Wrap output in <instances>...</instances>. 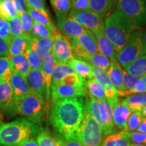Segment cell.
Masks as SVG:
<instances>
[{
  "mask_svg": "<svg viewBox=\"0 0 146 146\" xmlns=\"http://www.w3.org/2000/svg\"><path fill=\"white\" fill-rule=\"evenodd\" d=\"M84 104L83 97L54 102L50 122L61 137L67 138L75 134L83 120Z\"/></svg>",
  "mask_w": 146,
  "mask_h": 146,
  "instance_id": "1",
  "label": "cell"
},
{
  "mask_svg": "<svg viewBox=\"0 0 146 146\" xmlns=\"http://www.w3.org/2000/svg\"><path fill=\"white\" fill-rule=\"evenodd\" d=\"M139 29L133 20L117 10L109 14L104 22L105 35L117 53L122 50L131 35Z\"/></svg>",
  "mask_w": 146,
  "mask_h": 146,
  "instance_id": "2",
  "label": "cell"
},
{
  "mask_svg": "<svg viewBox=\"0 0 146 146\" xmlns=\"http://www.w3.org/2000/svg\"><path fill=\"white\" fill-rule=\"evenodd\" d=\"M41 131L39 125L24 118L0 124V145L18 146Z\"/></svg>",
  "mask_w": 146,
  "mask_h": 146,
  "instance_id": "3",
  "label": "cell"
},
{
  "mask_svg": "<svg viewBox=\"0 0 146 146\" xmlns=\"http://www.w3.org/2000/svg\"><path fill=\"white\" fill-rule=\"evenodd\" d=\"M85 104L92 117L101 127L104 136L106 137L114 134L117 131L113 124L112 107L106 98L98 100L92 97H89V99L85 102Z\"/></svg>",
  "mask_w": 146,
  "mask_h": 146,
  "instance_id": "4",
  "label": "cell"
},
{
  "mask_svg": "<svg viewBox=\"0 0 146 146\" xmlns=\"http://www.w3.org/2000/svg\"><path fill=\"white\" fill-rule=\"evenodd\" d=\"M75 134L83 146H101L103 142V131L85 104L83 120Z\"/></svg>",
  "mask_w": 146,
  "mask_h": 146,
  "instance_id": "5",
  "label": "cell"
},
{
  "mask_svg": "<svg viewBox=\"0 0 146 146\" xmlns=\"http://www.w3.org/2000/svg\"><path fill=\"white\" fill-rule=\"evenodd\" d=\"M17 101V113L36 125H41L45 113V100L33 93Z\"/></svg>",
  "mask_w": 146,
  "mask_h": 146,
  "instance_id": "6",
  "label": "cell"
},
{
  "mask_svg": "<svg viewBox=\"0 0 146 146\" xmlns=\"http://www.w3.org/2000/svg\"><path fill=\"white\" fill-rule=\"evenodd\" d=\"M143 55V33L137 31L131 35L122 50L117 53L116 61L120 66L125 68L135 60Z\"/></svg>",
  "mask_w": 146,
  "mask_h": 146,
  "instance_id": "7",
  "label": "cell"
},
{
  "mask_svg": "<svg viewBox=\"0 0 146 146\" xmlns=\"http://www.w3.org/2000/svg\"><path fill=\"white\" fill-rule=\"evenodd\" d=\"M68 41L74 58L83 60L87 56L100 52L96 37L87 29L83 33Z\"/></svg>",
  "mask_w": 146,
  "mask_h": 146,
  "instance_id": "8",
  "label": "cell"
},
{
  "mask_svg": "<svg viewBox=\"0 0 146 146\" xmlns=\"http://www.w3.org/2000/svg\"><path fill=\"white\" fill-rule=\"evenodd\" d=\"M116 10L131 18L139 27L146 25V0H118Z\"/></svg>",
  "mask_w": 146,
  "mask_h": 146,
  "instance_id": "9",
  "label": "cell"
},
{
  "mask_svg": "<svg viewBox=\"0 0 146 146\" xmlns=\"http://www.w3.org/2000/svg\"><path fill=\"white\" fill-rule=\"evenodd\" d=\"M68 17L72 18L84 28L90 31L91 33L104 27V21L91 10H70Z\"/></svg>",
  "mask_w": 146,
  "mask_h": 146,
  "instance_id": "10",
  "label": "cell"
},
{
  "mask_svg": "<svg viewBox=\"0 0 146 146\" xmlns=\"http://www.w3.org/2000/svg\"><path fill=\"white\" fill-rule=\"evenodd\" d=\"M52 51L56 62L66 64L74 58L70 42L66 37L57 31L54 35Z\"/></svg>",
  "mask_w": 146,
  "mask_h": 146,
  "instance_id": "11",
  "label": "cell"
},
{
  "mask_svg": "<svg viewBox=\"0 0 146 146\" xmlns=\"http://www.w3.org/2000/svg\"><path fill=\"white\" fill-rule=\"evenodd\" d=\"M51 95L53 102L58 100L85 97L86 90L85 87L57 83L51 85Z\"/></svg>",
  "mask_w": 146,
  "mask_h": 146,
  "instance_id": "12",
  "label": "cell"
},
{
  "mask_svg": "<svg viewBox=\"0 0 146 146\" xmlns=\"http://www.w3.org/2000/svg\"><path fill=\"white\" fill-rule=\"evenodd\" d=\"M93 78L102 85L104 89L106 98L111 106H114L118 102V95L117 90L113 87L110 81L106 71L103 69L94 67Z\"/></svg>",
  "mask_w": 146,
  "mask_h": 146,
  "instance_id": "13",
  "label": "cell"
},
{
  "mask_svg": "<svg viewBox=\"0 0 146 146\" xmlns=\"http://www.w3.org/2000/svg\"><path fill=\"white\" fill-rule=\"evenodd\" d=\"M10 83L12 90V99L13 100H21L23 98L32 94L27 78L14 70Z\"/></svg>",
  "mask_w": 146,
  "mask_h": 146,
  "instance_id": "14",
  "label": "cell"
},
{
  "mask_svg": "<svg viewBox=\"0 0 146 146\" xmlns=\"http://www.w3.org/2000/svg\"><path fill=\"white\" fill-rule=\"evenodd\" d=\"M131 112V109L122 102L118 101L112 107V120L116 129L127 131V120Z\"/></svg>",
  "mask_w": 146,
  "mask_h": 146,
  "instance_id": "15",
  "label": "cell"
},
{
  "mask_svg": "<svg viewBox=\"0 0 146 146\" xmlns=\"http://www.w3.org/2000/svg\"><path fill=\"white\" fill-rule=\"evenodd\" d=\"M27 80L32 93L46 100L45 79L41 70H31L27 76Z\"/></svg>",
  "mask_w": 146,
  "mask_h": 146,
  "instance_id": "16",
  "label": "cell"
},
{
  "mask_svg": "<svg viewBox=\"0 0 146 146\" xmlns=\"http://www.w3.org/2000/svg\"><path fill=\"white\" fill-rule=\"evenodd\" d=\"M56 61L52 50L45 52L42 56V72L45 79V91H46V100H50L52 84V73Z\"/></svg>",
  "mask_w": 146,
  "mask_h": 146,
  "instance_id": "17",
  "label": "cell"
},
{
  "mask_svg": "<svg viewBox=\"0 0 146 146\" xmlns=\"http://www.w3.org/2000/svg\"><path fill=\"white\" fill-rule=\"evenodd\" d=\"M92 33L94 34L96 39L97 45H98L100 53L108 58L110 61L116 60L117 52L112 43L106 36L104 32V27L97 29Z\"/></svg>",
  "mask_w": 146,
  "mask_h": 146,
  "instance_id": "18",
  "label": "cell"
},
{
  "mask_svg": "<svg viewBox=\"0 0 146 146\" xmlns=\"http://www.w3.org/2000/svg\"><path fill=\"white\" fill-rule=\"evenodd\" d=\"M57 28L60 33L66 37L68 40L74 39L83 33L86 29L69 17L58 22Z\"/></svg>",
  "mask_w": 146,
  "mask_h": 146,
  "instance_id": "19",
  "label": "cell"
},
{
  "mask_svg": "<svg viewBox=\"0 0 146 146\" xmlns=\"http://www.w3.org/2000/svg\"><path fill=\"white\" fill-rule=\"evenodd\" d=\"M31 36L25 35L12 36L9 43V56L25 54L30 47Z\"/></svg>",
  "mask_w": 146,
  "mask_h": 146,
  "instance_id": "20",
  "label": "cell"
},
{
  "mask_svg": "<svg viewBox=\"0 0 146 146\" xmlns=\"http://www.w3.org/2000/svg\"><path fill=\"white\" fill-rule=\"evenodd\" d=\"M116 1V0H89V10L104 21Z\"/></svg>",
  "mask_w": 146,
  "mask_h": 146,
  "instance_id": "21",
  "label": "cell"
},
{
  "mask_svg": "<svg viewBox=\"0 0 146 146\" xmlns=\"http://www.w3.org/2000/svg\"><path fill=\"white\" fill-rule=\"evenodd\" d=\"M107 74L111 84L117 91H123V70L116 60L111 61L110 66L107 70Z\"/></svg>",
  "mask_w": 146,
  "mask_h": 146,
  "instance_id": "22",
  "label": "cell"
},
{
  "mask_svg": "<svg viewBox=\"0 0 146 146\" xmlns=\"http://www.w3.org/2000/svg\"><path fill=\"white\" fill-rule=\"evenodd\" d=\"M66 64L70 66L76 74L85 79L93 78L94 67L84 60L74 57Z\"/></svg>",
  "mask_w": 146,
  "mask_h": 146,
  "instance_id": "23",
  "label": "cell"
},
{
  "mask_svg": "<svg viewBox=\"0 0 146 146\" xmlns=\"http://www.w3.org/2000/svg\"><path fill=\"white\" fill-rule=\"evenodd\" d=\"M127 98L122 100V102L127 105L132 112H141L146 106V93L134 94L126 96Z\"/></svg>",
  "mask_w": 146,
  "mask_h": 146,
  "instance_id": "24",
  "label": "cell"
},
{
  "mask_svg": "<svg viewBox=\"0 0 146 146\" xmlns=\"http://www.w3.org/2000/svg\"><path fill=\"white\" fill-rule=\"evenodd\" d=\"M58 22L68 17L71 10V0H50Z\"/></svg>",
  "mask_w": 146,
  "mask_h": 146,
  "instance_id": "25",
  "label": "cell"
},
{
  "mask_svg": "<svg viewBox=\"0 0 146 146\" xmlns=\"http://www.w3.org/2000/svg\"><path fill=\"white\" fill-rule=\"evenodd\" d=\"M124 70L135 77H141L146 73V54L135 60L124 68Z\"/></svg>",
  "mask_w": 146,
  "mask_h": 146,
  "instance_id": "26",
  "label": "cell"
},
{
  "mask_svg": "<svg viewBox=\"0 0 146 146\" xmlns=\"http://www.w3.org/2000/svg\"><path fill=\"white\" fill-rule=\"evenodd\" d=\"M54 36L49 38H33L31 37L30 47L32 50L42 57L45 52L52 50Z\"/></svg>",
  "mask_w": 146,
  "mask_h": 146,
  "instance_id": "27",
  "label": "cell"
},
{
  "mask_svg": "<svg viewBox=\"0 0 146 146\" xmlns=\"http://www.w3.org/2000/svg\"><path fill=\"white\" fill-rule=\"evenodd\" d=\"M131 143L125 131L109 135L104 139L101 146H131Z\"/></svg>",
  "mask_w": 146,
  "mask_h": 146,
  "instance_id": "28",
  "label": "cell"
},
{
  "mask_svg": "<svg viewBox=\"0 0 146 146\" xmlns=\"http://www.w3.org/2000/svg\"><path fill=\"white\" fill-rule=\"evenodd\" d=\"M8 57L12 61L14 66V70L26 77L30 72L31 68L29 62L25 54L16 55V56H8Z\"/></svg>",
  "mask_w": 146,
  "mask_h": 146,
  "instance_id": "29",
  "label": "cell"
},
{
  "mask_svg": "<svg viewBox=\"0 0 146 146\" xmlns=\"http://www.w3.org/2000/svg\"><path fill=\"white\" fill-rule=\"evenodd\" d=\"M74 73L73 69L67 64L56 62L52 73V84L59 83L66 76Z\"/></svg>",
  "mask_w": 146,
  "mask_h": 146,
  "instance_id": "30",
  "label": "cell"
},
{
  "mask_svg": "<svg viewBox=\"0 0 146 146\" xmlns=\"http://www.w3.org/2000/svg\"><path fill=\"white\" fill-rule=\"evenodd\" d=\"M83 60L89 64L93 67L103 69L106 72L108 70L111 62L108 58L100 52L87 56Z\"/></svg>",
  "mask_w": 146,
  "mask_h": 146,
  "instance_id": "31",
  "label": "cell"
},
{
  "mask_svg": "<svg viewBox=\"0 0 146 146\" xmlns=\"http://www.w3.org/2000/svg\"><path fill=\"white\" fill-rule=\"evenodd\" d=\"M27 12L31 16L35 23L44 25V26L50 29L53 33L55 34V33L56 32L57 30H56V27H55L54 24L52 23V21H51L48 16L45 15L44 14L41 13L39 10L33 8L32 7L29 6V5H27Z\"/></svg>",
  "mask_w": 146,
  "mask_h": 146,
  "instance_id": "32",
  "label": "cell"
},
{
  "mask_svg": "<svg viewBox=\"0 0 146 146\" xmlns=\"http://www.w3.org/2000/svg\"><path fill=\"white\" fill-rule=\"evenodd\" d=\"M85 90L86 92H88L89 97H92L98 100L106 98L104 89L94 78H89L85 81Z\"/></svg>",
  "mask_w": 146,
  "mask_h": 146,
  "instance_id": "33",
  "label": "cell"
},
{
  "mask_svg": "<svg viewBox=\"0 0 146 146\" xmlns=\"http://www.w3.org/2000/svg\"><path fill=\"white\" fill-rule=\"evenodd\" d=\"M13 72L14 66L10 58L0 57V83L10 82Z\"/></svg>",
  "mask_w": 146,
  "mask_h": 146,
  "instance_id": "34",
  "label": "cell"
},
{
  "mask_svg": "<svg viewBox=\"0 0 146 146\" xmlns=\"http://www.w3.org/2000/svg\"><path fill=\"white\" fill-rule=\"evenodd\" d=\"M139 78L135 77L125 70H123V91H118V95L122 97H126L131 94V91L133 90L138 83Z\"/></svg>",
  "mask_w": 146,
  "mask_h": 146,
  "instance_id": "35",
  "label": "cell"
},
{
  "mask_svg": "<svg viewBox=\"0 0 146 146\" xmlns=\"http://www.w3.org/2000/svg\"><path fill=\"white\" fill-rule=\"evenodd\" d=\"M18 15L12 0H0V18L9 21Z\"/></svg>",
  "mask_w": 146,
  "mask_h": 146,
  "instance_id": "36",
  "label": "cell"
},
{
  "mask_svg": "<svg viewBox=\"0 0 146 146\" xmlns=\"http://www.w3.org/2000/svg\"><path fill=\"white\" fill-rule=\"evenodd\" d=\"M36 142L39 146H62L61 139L51 135L46 131H41L36 137Z\"/></svg>",
  "mask_w": 146,
  "mask_h": 146,
  "instance_id": "37",
  "label": "cell"
},
{
  "mask_svg": "<svg viewBox=\"0 0 146 146\" xmlns=\"http://www.w3.org/2000/svg\"><path fill=\"white\" fill-rule=\"evenodd\" d=\"M12 100V90L10 82L0 83V111L5 108Z\"/></svg>",
  "mask_w": 146,
  "mask_h": 146,
  "instance_id": "38",
  "label": "cell"
},
{
  "mask_svg": "<svg viewBox=\"0 0 146 146\" xmlns=\"http://www.w3.org/2000/svg\"><path fill=\"white\" fill-rule=\"evenodd\" d=\"M31 70H41L42 57L29 47L25 53Z\"/></svg>",
  "mask_w": 146,
  "mask_h": 146,
  "instance_id": "39",
  "label": "cell"
},
{
  "mask_svg": "<svg viewBox=\"0 0 146 146\" xmlns=\"http://www.w3.org/2000/svg\"><path fill=\"white\" fill-rule=\"evenodd\" d=\"M54 34L47 27L39 23H35L33 26L31 37L33 38H49L54 36Z\"/></svg>",
  "mask_w": 146,
  "mask_h": 146,
  "instance_id": "40",
  "label": "cell"
},
{
  "mask_svg": "<svg viewBox=\"0 0 146 146\" xmlns=\"http://www.w3.org/2000/svg\"><path fill=\"white\" fill-rule=\"evenodd\" d=\"M143 118V116L142 115L141 112L135 111V112L131 113L129 118H128L127 127L126 131L132 132V131H136Z\"/></svg>",
  "mask_w": 146,
  "mask_h": 146,
  "instance_id": "41",
  "label": "cell"
},
{
  "mask_svg": "<svg viewBox=\"0 0 146 146\" xmlns=\"http://www.w3.org/2000/svg\"><path fill=\"white\" fill-rule=\"evenodd\" d=\"M19 16L21 21L23 34L27 36H31L32 28L34 24L33 19L31 16L29 14L28 12H24Z\"/></svg>",
  "mask_w": 146,
  "mask_h": 146,
  "instance_id": "42",
  "label": "cell"
},
{
  "mask_svg": "<svg viewBox=\"0 0 146 146\" xmlns=\"http://www.w3.org/2000/svg\"><path fill=\"white\" fill-rule=\"evenodd\" d=\"M85 81H86V80H85V78L81 77V76H80L79 75H78L76 73H74V74L66 76L65 78H64L61 81L59 82V83L73 85V86L85 87Z\"/></svg>",
  "mask_w": 146,
  "mask_h": 146,
  "instance_id": "43",
  "label": "cell"
},
{
  "mask_svg": "<svg viewBox=\"0 0 146 146\" xmlns=\"http://www.w3.org/2000/svg\"><path fill=\"white\" fill-rule=\"evenodd\" d=\"M9 29L11 36H16L21 35L23 34V29H22V24L21 18L19 15H17L15 18L8 21Z\"/></svg>",
  "mask_w": 146,
  "mask_h": 146,
  "instance_id": "44",
  "label": "cell"
},
{
  "mask_svg": "<svg viewBox=\"0 0 146 146\" xmlns=\"http://www.w3.org/2000/svg\"><path fill=\"white\" fill-rule=\"evenodd\" d=\"M126 135L130 140L131 143L137 144L146 143V133L139 132H127L125 131Z\"/></svg>",
  "mask_w": 146,
  "mask_h": 146,
  "instance_id": "45",
  "label": "cell"
},
{
  "mask_svg": "<svg viewBox=\"0 0 146 146\" xmlns=\"http://www.w3.org/2000/svg\"><path fill=\"white\" fill-rule=\"evenodd\" d=\"M27 4L35 10H39L45 15L48 16V11L46 8L45 0H26Z\"/></svg>",
  "mask_w": 146,
  "mask_h": 146,
  "instance_id": "46",
  "label": "cell"
},
{
  "mask_svg": "<svg viewBox=\"0 0 146 146\" xmlns=\"http://www.w3.org/2000/svg\"><path fill=\"white\" fill-rule=\"evenodd\" d=\"M70 10H89V0H71Z\"/></svg>",
  "mask_w": 146,
  "mask_h": 146,
  "instance_id": "47",
  "label": "cell"
},
{
  "mask_svg": "<svg viewBox=\"0 0 146 146\" xmlns=\"http://www.w3.org/2000/svg\"><path fill=\"white\" fill-rule=\"evenodd\" d=\"M0 37L3 39L10 40L12 38L9 29L8 22L0 18Z\"/></svg>",
  "mask_w": 146,
  "mask_h": 146,
  "instance_id": "48",
  "label": "cell"
},
{
  "mask_svg": "<svg viewBox=\"0 0 146 146\" xmlns=\"http://www.w3.org/2000/svg\"><path fill=\"white\" fill-rule=\"evenodd\" d=\"M144 93H146V73L139 78L135 87L131 91V94H144Z\"/></svg>",
  "mask_w": 146,
  "mask_h": 146,
  "instance_id": "49",
  "label": "cell"
},
{
  "mask_svg": "<svg viewBox=\"0 0 146 146\" xmlns=\"http://www.w3.org/2000/svg\"><path fill=\"white\" fill-rule=\"evenodd\" d=\"M62 141V146H83L76 134L67 138L61 137Z\"/></svg>",
  "mask_w": 146,
  "mask_h": 146,
  "instance_id": "50",
  "label": "cell"
},
{
  "mask_svg": "<svg viewBox=\"0 0 146 146\" xmlns=\"http://www.w3.org/2000/svg\"><path fill=\"white\" fill-rule=\"evenodd\" d=\"M18 15L27 12V2L26 0H12Z\"/></svg>",
  "mask_w": 146,
  "mask_h": 146,
  "instance_id": "51",
  "label": "cell"
},
{
  "mask_svg": "<svg viewBox=\"0 0 146 146\" xmlns=\"http://www.w3.org/2000/svg\"><path fill=\"white\" fill-rule=\"evenodd\" d=\"M10 41V40L0 37V57H7L9 56Z\"/></svg>",
  "mask_w": 146,
  "mask_h": 146,
  "instance_id": "52",
  "label": "cell"
},
{
  "mask_svg": "<svg viewBox=\"0 0 146 146\" xmlns=\"http://www.w3.org/2000/svg\"><path fill=\"white\" fill-rule=\"evenodd\" d=\"M18 146H39L35 138L31 137Z\"/></svg>",
  "mask_w": 146,
  "mask_h": 146,
  "instance_id": "53",
  "label": "cell"
},
{
  "mask_svg": "<svg viewBox=\"0 0 146 146\" xmlns=\"http://www.w3.org/2000/svg\"><path fill=\"white\" fill-rule=\"evenodd\" d=\"M137 131V132L139 133H146V118H143L141 123H140Z\"/></svg>",
  "mask_w": 146,
  "mask_h": 146,
  "instance_id": "54",
  "label": "cell"
},
{
  "mask_svg": "<svg viewBox=\"0 0 146 146\" xmlns=\"http://www.w3.org/2000/svg\"><path fill=\"white\" fill-rule=\"evenodd\" d=\"M143 55L146 54V29L143 34Z\"/></svg>",
  "mask_w": 146,
  "mask_h": 146,
  "instance_id": "55",
  "label": "cell"
},
{
  "mask_svg": "<svg viewBox=\"0 0 146 146\" xmlns=\"http://www.w3.org/2000/svg\"><path fill=\"white\" fill-rule=\"evenodd\" d=\"M141 114H142V115H143V116H145V117L146 118V106L143 108V110H142Z\"/></svg>",
  "mask_w": 146,
  "mask_h": 146,
  "instance_id": "56",
  "label": "cell"
},
{
  "mask_svg": "<svg viewBox=\"0 0 146 146\" xmlns=\"http://www.w3.org/2000/svg\"><path fill=\"white\" fill-rule=\"evenodd\" d=\"M131 146H146L143 144H137V143H131Z\"/></svg>",
  "mask_w": 146,
  "mask_h": 146,
  "instance_id": "57",
  "label": "cell"
}]
</instances>
